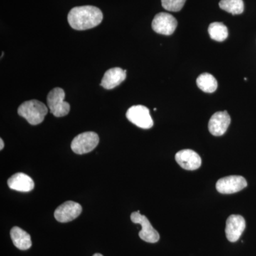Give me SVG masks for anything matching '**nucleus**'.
Wrapping results in <instances>:
<instances>
[{"instance_id": "obj_1", "label": "nucleus", "mask_w": 256, "mask_h": 256, "mask_svg": "<svg viewBox=\"0 0 256 256\" xmlns=\"http://www.w3.org/2000/svg\"><path fill=\"white\" fill-rule=\"evenodd\" d=\"M104 15L98 8L94 6H76L70 10L68 22L74 30L78 31L90 30L100 24Z\"/></svg>"}, {"instance_id": "obj_2", "label": "nucleus", "mask_w": 256, "mask_h": 256, "mask_svg": "<svg viewBox=\"0 0 256 256\" xmlns=\"http://www.w3.org/2000/svg\"><path fill=\"white\" fill-rule=\"evenodd\" d=\"M47 114L46 105L36 100L25 101L18 108V114L32 126L42 124Z\"/></svg>"}, {"instance_id": "obj_3", "label": "nucleus", "mask_w": 256, "mask_h": 256, "mask_svg": "<svg viewBox=\"0 0 256 256\" xmlns=\"http://www.w3.org/2000/svg\"><path fill=\"white\" fill-rule=\"evenodd\" d=\"M65 92L60 88L52 89L47 96V104L50 114L55 117L60 118L67 116L70 111V106L64 101Z\"/></svg>"}, {"instance_id": "obj_4", "label": "nucleus", "mask_w": 256, "mask_h": 256, "mask_svg": "<svg viewBox=\"0 0 256 256\" xmlns=\"http://www.w3.org/2000/svg\"><path fill=\"white\" fill-rule=\"evenodd\" d=\"M99 143V137L97 133L86 132L78 134L72 141V150L76 154H86L94 150Z\"/></svg>"}, {"instance_id": "obj_5", "label": "nucleus", "mask_w": 256, "mask_h": 256, "mask_svg": "<svg viewBox=\"0 0 256 256\" xmlns=\"http://www.w3.org/2000/svg\"><path fill=\"white\" fill-rule=\"evenodd\" d=\"M126 117L130 122L142 129H150L154 124L149 109L144 106H134L130 108Z\"/></svg>"}, {"instance_id": "obj_6", "label": "nucleus", "mask_w": 256, "mask_h": 256, "mask_svg": "<svg viewBox=\"0 0 256 256\" xmlns=\"http://www.w3.org/2000/svg\"><path fill=\"white\" fill-rule=\"evenodd\" d=\"M130 218L133 223L140 224L142 226V230L139 233L140 238L142 240L151 244H154L160 240L159 233L153 228L146 216L141 214L140 210L133 212L130 216Z\"/></svg>"}, {"instance_id": "obj_7", "label": "nucleus", "mask_w": 256, "mask_h": 256, "mask_svg": "<svg viewBox=\"0 0 256 256\" xmlns=\"http://www.w3.org/2000/svg\"><path fill=\"white\" fill-rule=\"evenodd\" d=\"M247 186L246 178L242 176H225L220 178L216 184L217 191L224 194H230L242 191Z\"/></svg>"}, {"instance_id": "obj_8", "label": "nucleus", "mask_w": 256, "mask_h": 256, "mask_svg": "<svg viewBox=\"0 0 256 256\" xmlns=\"http://www.w3.org/2000/svg\"><path fill=\"white\" fill-rule=\"evenodd\" d=\"M178 26V21L172 15L168 13H159L154 16L152 28L156 33L163 35H171Z\"/></svg>"}, {"instance_id": "obj_9", "label": "nucleus", "mask_w": 256, "mask_h": 256, "mask_svg": "<svg viewBox=\"0 0 256 256\" xmlns=\"http://www.w3.org/2000/svg\"><path fill=\"white\" fill-rule=\"evenodd\" d=\"M82 212V206L78 203L66 202L56 210L54 217L60 223H67L78 218Z\"/></svg>"}, {"instance_id": "obj_10", "label": "nucleus", "mask_w": 256, "mask_h": 256, "mask_svg": "<svg viewBox=\"0 0 256 256\" xmlns=\"http://www.w3.org/2000/svg\"><path fill=\"white\" fill-rule=\"evenodd\" d=\"M246 228V220L240 215H230L226 224V236L230 242H236Z\"/></svg>"}, {"instance_id": "obj_11", "label": "nucleus", "mask_w": 256, "mask_h": 256, "mask_svg": "<svg viewBox=\"0 0 256 256\" xmlns=\"http://www.w3.org/2000/svg\"><path fill=\"white\" fill-rule=\"evenodd\" d=\"M230 124V117L227 111L215 112L208 122V130L214 136H222L226 132Z\"/></svg>"}, {"instance_id": "obj_12", "label": "nucleus", "mask_w": 256, "mask_h": 256, "mask_svg": "<svg viewBox=\"0 0 256 256\" xmlns=\"http://www.w3.org/2000/svg\"><path fill=\"white\" fill-rule=\"evenodd\" d=\"M176 162L183 169L186 170H195L198 169L202 164L200 156L192 150H183L178 152L175 156Z\"/></svg>"}, {"instance_id": "obj_13", "label": "nucleus", "mask_w": 256, "mask_h": 256, "mask_svg": "<svg viewBox=\"0 0 256 256\" xmlns=\"http://www.w3.org/2000/svg\"><path fill=\"white\" fill-rule=\"evenodd\" d=\"M126 72L127 70H122L119 67L109 69L104 74V78L101 80V86L107 90L117 87L126 80Z\"/></svg>"}, {"instance_id": "obj_14", "label": "nucleus", "mask_w": 256, "mask_h": 256, "mask_svg": "<svg viewBox=\"0 0 256 256\" xmlns=\"http://www.w3.org/2000/svg\"><path fill=\"white\" fill-rule=\"evenodd\" d=\"M8 186L11 190L21 192H31L34 188V182L30 176L24 173H16L8 180Z\"/></svg>"}, {"instance_id": "obj_15", "label": "nucleus", "mask_w": 256, "mask_h": 256, "mask_svg": "<svg viewBox=\"0 0 256 256\" xmlns=\"http://www.w3.org/2000/svg\"><path fill=\"white\" fill-rule=\"evenodd\" d=\"M10 236L15 246L20 250H26L31 248V236L23 229L18 226L13 227L10 232Z\"/></svg>"}, {"instance_id": "obj_16", "label": "nucleus", "mask_w": 256, "mask_h": 256, "mask_svg": "<svg viewBox=\"0 0 256 256\" xmlns=\"http://www.w3.org/2000/svg\"><path fill=\"white\" fill-rule=\"evenodd\" d=\"M196 84L202 92L208 94L216 92L218 87L216 79L208 73L201 74L196 79Z\"/></svg>"}, {"instance_id": "obj_17", "label": "nucleus", "mask_w": 256, "mask_h": 256, "mask_svg": "<svg viewBox=\"0 0 256 256\" xmlns=\"http://www.w3.org/2000/svg\"><path fill=\"white\" fill-rule=\"evenodd\" d=\"M208 32L212 40L217 42H224L228 35V28L222 22L210 24Z\"/></svg>"}, {"instance_id": "obj_18", "label": "nucleus", "mask_w": 256, "mask_h": 256, "mask_svg": "<svg viewBox=\"0 0 256 256\" xmlns=\"http://www.w3.org/2000/svg\"><path fill=\"white\" fill-rule=\"evenodd\" d=\"M220 6V9L234 15L242 14L244 10L242 0H222Z\"/></svg>"}, {"instance_id": "obj_19", "label": "nucleus", "mask_w": 256, "mask_h": 256, "mask_svg": "<svg viewBox=\"0 0 256 256\" xmlns=\"http://www.w3.org/2000/svg\"><path fill=\"white\" fill-rule=\"evenodd\" d=\"M186 0H162L164 9L170 12H178L182 9Z\"/></svg>"}, {"instance_id": "obj_20", "label": "nucleus", "mask_w": 256, "mask_h": 256, "mask_svg": "<svg viewBox=\"0 0 256 256\" xmlns=\"http://www.w3.org/2000/svg\"><path fill=\"white\" fill-rule=\"evenodd\" d=\"M4 141L2 140V139H0V150H2L3 148H4Z\"/></svg>"}, {"instance_id": "obj_21", "label": "nucleus", "mask_w": 256, "mask_h": 256, "mask_svg": "<svg viewBox=\"0 0 256 256\" xmlns=\"http://www.w3.org/2000/svg\"><path fill=\"white\" fill-rule=\"evenodd\" d=\"M92 256H104L101 255V254H94V255Z\"/></svg>"}]
</instances>
